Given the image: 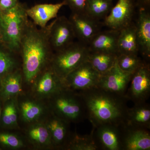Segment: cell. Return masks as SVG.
<instances>
[{
	"label": "cell",
	"mask_w": 150,
	"mask_h": 150,
	"mask_svg": "<svg viewBox=\"0 0 150 150\" xmlns=\"http://www.w3.org/2000/svg\"><path fill=\"white\" fill-rule=\"evenodd\" d=\"M53 21L43 28H38L29 19L22 37L20 55L22 58V71L28 83L36 78L50 64L54 51L49 36Z\"/></svg>",
	"instance_id": "cell-1"
},
{
	"label": "cell",
	"mask_w": 150,
	"mask_h": 150,
	"mask_svg": "<svg viewBox=\"0 0 150 150\" xmlns=\"http://www.w3.org/2000/svg\"><path fill=\"white\" fill-rule=\"evenodd\" d=\"M83 100L87 116L93 127L105 124L120 125L124 122L128 107L126 96L95 87L78 92Z\"/></svg>",
	"instance_id": "cell-2"
},
{
	"label": "cell",
	"mask_w": 150,
	"mask_h": 150,
	"mask_svg": "<svg viewBox=\"0 0 150 150\" xmlns=\"http://www.w3.org/2000/svg\"><path fill=\"white\" fill-rule=\"evenodd\" d=\"M27 8L25 4L19 2L13 8L0 13V26L4 45L18 54L22 37L29 21L26 13Z\"/></svg>",
	"instance_id": "cell-3"
},
{
	"label": "cell",
	"mask_w": 150,
	"mask_h": 150,
	"mask_svg": "<svg viewBox=\"0 0 150 150\" xmlns=\"http://www.w3.org/2000/svg\"><path fill=\"white\" fill-rule=\"evenodd\" d=\"M90 51L88 45L80 41L75 42L54 52L50 65L62 81L83 63L88 61Z\"/></svg>",
	"instance_id": "cell-4"
},
{
	"label": "cell",
	"mask_w": 150,
	"mask_h": 150,
	"mask_svg": "<svg viewBox=\"0 0 150 150\" xmlns=\"http://www.w3.org/2000/svg\"><path fill=\"white\" fill-rule=\"evenodd\" d=\"M53 96V108L57 116L69 122L87 118L85 105L79 92L64 88Z\"/></svg>",
	"instance_id": "cell-5"
},
{
	"label": "cell",
	"mask_w": 150,
	"mask_h": 150,
	"mask_svg": "<svg viewBox=\"0 0 150 150\" xmlns=\"http://www.w3.org/2000/svg\"><path fill=\"white\" fill-rule=\"evenodd\" d=\"M100 76L88 61L70 73L63 80V85L74 91H84L97 86Z\"/></svg>",
	"instance_id": "cell-6"
},
{
	"label": "cell",
	"mask_w": 150,
	"mask_h": 150,
	"mask_svg": "<svg viewBox=\"0 0 150 150\" xmlns=\"http://www.w3.org/2000/svg\"><path fill=\"white\" fill-rule=\"evenodd\" d=\"M130 86L127 89L125 96L134 104L146 102L150 95L149 64L144 62L132 74Z\"/></svg>",
	"instance_id": "cell-7"
},
{
	"label": "cell",
	"mask_w": 150,
	"mask_h": 150,
	"mask_svg": "<svg viewBox=\"0 0 150 150\" xmlns=\"http://www.w3.org/2000/svg\"><path fill=\"white\" fill-rule=\"evenodd\" d=\"M49 41L54 52L64 49L74 43L76 38L72 25L66 17H57L53 21Z\"/></svg>",
	"instance_id": "cell-8"
},
{
	"label": "cell",
	"mask_w": 150,
	"mask_h": 150,
	"mask_svg": "<svg viewBox=\"0 0 150 150\" xmlns=\"http://www.w3.org/2000/svg\"><path fill=\"white\" fill-rule=\"evenodd\" d=\"M121 125L105 124L93 127V136L98 150H122Z\"/></svg>",
	"instance_id": "cell-9"
},
{
	"label": "cell",
	"mask_w": 150,
	"mask_h": 150,
	"mask_svg": "<svg viewBox=\"0 0 150 150\" xmlns=\"http://www.w3.org/2000/svg\"><path fill=\"white\" fill-rule=\"evenodd\" d=\"M132 75L121 70L116 61L110 70L101 75L97 87L111 93L125 96Z\"/></svg>",
	"instance_id": "cell-10"
},
{
	"label": "cell",
	"mask_w": 150,
	"mask_h": 150,
	"mask_svg": "<svg viewBox=\"0 0 150 150\" xmlns=\"http://www.w3.org/2000/svg\"><path fill=\"white\" fill-rule=\"evenodd\" d=\"M136 6L134 0H118L104 19L103 24L110 29L121 30L132 23Z\"/></svg>",
	"instance_id": "cell-11"
},
{
	"label": "cell",
	"mask_w": 150,
	"mask_h": 150,
	"mask_svg": "<svg viewBox=\"0 0 150 150\" xmlns=\"http://www.w3.org/2000/svg\"><path fill=\"white\" fill-rule=\"evenodd\" d=\"M122 150H150L149 129L122 123Z\"/></svg>",
	"instance_id": "cell-12"
},
{
	"label": "cell",
	"mask_w": 150,
	"mask_h": 150,
	"mask_svg": "<svg viewBox=\"0 0 150 150\" xmlns=\"http://www.w3.org/2000/svg\"><path fill=\"white\" fill-rule=\"evenodd\" d=\"M72 25L76 38L88 45L100 30L99 21L89 16L86 13H72L69 18Z\"/></svg>",
	"instance_id": "cell-13"
},
{
	"label": "cell",
	"mask_w": 150,
	"mask_h": 150,
	"mask_svg": "<svg viewBox=\"0 0 150 150\" xmlns=\"http://www.w3.org/2000/svg\"><path fill=\"white\" fill-rule=\"evenodd\" d=\"M34 81L35 93L41 97L54 96L64 88L63 81L56 75L50 64Z\"/></svg>",
	"instance_id": "cell-14"
},
{
	"label": "cell",
	"mask_w": 150,
	"mask_h": 150,
	"mask_svg": "<svg viewBox=\"0 0 150 150\" xmlns=\"http://www.w3.org/2000/svg\"><path fill=\"white\" fill-rule=\"evenodd\" d=\"M65 6L66 4L64 1L56 4H38L30 8H27L26 13L35 25L43 28L50 21L58 17L59 11Z\"/></svg>",
	"instance_id": "cell-15"
},
{
	"label": "cell",
	"mask_w": 150,
	"mask_h": 150,
	"mask_svg": "<svg viewBox=\"0 0 150 150\" xmlns=\"http://www.w3.org/2000/svg\"><path fill=\"white\" fill-rule=\"evenodd\" d=\"M136 27L139 51L147 60L150 57V14L148 8H140Z\"/></svg>",
	"instance_id": "cell-16"
},
{
	"label": "cell",
	"mask_w": 150,
	"mask_h": 150,
	"mask_svg": "<svg viewBox=\"0 0 150 150\" xmlns=\"http://www.w3.org/2000/svg\"><path fill=\"white\" fill-rule=\"evenodd\" d=\"M120 30L99 31L88 44L90 52H105L118 55V41Z\"/></svg>",
	"instance_id": "cell-17"
},
{
	"label": "cell",
	"mask_w": 150,
	"mask_h": 150,
	"mask_svg": "<svg viewBox=\"0 0 150 150\" xmlns=\"http://www.w3.org/2000/svg\"><path fill=\"white\" fill-rule=\"evenodd\" d=\"M124 124L150 129V106L146 102L134 104L126 110Z\"/></svg>",
	"instance_id": "cell-18"
},
{
	"label": "cell",
	"mask_w": 150,
	"mask_h": 150,
	"mask_svg": "<svg viewBox=\"0 0 150 150\" xmlns=\"http://www.w3.org/2000/svg\"><path fill=\"white\" fill-rule=\"evenodd\" d=\"M23 78L22 71L19 68L6 75L0 80V94L3 99H10L21 92Z\"/></svg>",
	"instance_id": "cell-19"
},
{
	"label": "cell",
	"mask_w": 150,
	"mask_h": 150,
	"mask_svg": "<svg viewBox=\"0 0 150 150\" xmlns=\"http://www.w3.org/2000/svg\"><path fill=\"white\" fill-rule=\"evenodd\" d=\"M118 55L134 54L139 52L136 27L133 23L120 30L118 41Z\"/></svg>",
	"instance_id": "cell-20"
},
{
	"label": "cell",
	"mask_w": 150,
	"mask_h": 150,
	"mask_svg": "<svg viewBox=\"0 0 150 150\" xmlns=\"http://www.w3.org/2000/svg\"><path fill=\"white\" fill-rule=\"evenodd\" d=\"M118 55L112 53L90 52L88 62L100 75L107 72L115 65Z\"/></svg>",
	"instance_id": "cell-21"
},
{
	"label": "cell",
	"mask_w": 150,
	"mask_h": 150,
	"mask_svg": "<svg viewBox=\"0 0 150 150\" xmlns=\"http://www.w3.org/2000/svg\"><path fill=\"white\" fill-rule=\"evenodd\" d=\"M69 122L60 118L54 116L46 126L51 134L52 142L56 146H62L67 138Z\"/></svg>",
	"instance_id": "cell-22"
},
{
	"label": "cell",
	"mask_w": 150,
	"mask_h": 150,
	"mask_svg": "<svg viewBox=\"0 0 150 150\" xmlns=\"http://www.w3.org/2000/svg\"><path fill=\"white\" fill-rule=\"evenodd\" d=\"M19 54L11 51L5 45H0V80L12 72L19 69L16 58Z\"/></svg>",
	"instance_id": "cell-23"
},
{
	"label": "cell",
	"mask_w": 150,
	"mask_h": 150,
	"mask_svg": "<svg viewBox=\"0 0 150 150\" xmlns=\"http://www.w3.org/2000/svg\"><path fill=\"white\" fill-rule=\"evenodd\" d=\"M112 7V0H88L86 13L99 21L107 16Z\"/></svg>",
	"instance_id": "cell-24"
},
{
	"label": "cell",
	"mask_w": 150,
	"mask_h": 150,
	"mask_svg": "<svg viewBox=\"0 0 150 150\" xmlns=\"http://www.w3.org/2000/svg\"><path fill=\"white\" fill-rule=\"evenodd\" d=\"M28 138L36 146H45L51 144L52 139L46 125L38 124L33 126L28 131Z\"/></svg>",
	"instance_id": "cell-25"
},
{
	"label": "cell",
	"mask_w": 150,
	"mask_h": 150,
	"mask_svg": "<svg viewBox=\"0 0 150 150\" xmlns=\"http://www.w3.org/2000/svg\"><path fill=\"white\" fill-rule=\"evenodd\" d=\"M144 62L137 54H120L117 56V63L121 70L133 74Z\"/></svg>",
	"instance_id": "cell-26"
},
{
	"label": "cell",
	"mask_w": 150,
	"mask_h": 150,
	"mask_svg": "<svg viewBox=\"0 0 150 150\" xmlns=\"http://www.w3.org/2000/svg\"><path fill=\"white\" fill-rule=\"evenodd\" d=\"M22 116L25 122H31L37 120L43 114V108L37 103L26 100L21 104Z\"/></svg>",
	"instance_id": "cell-27"
},
{
	"label": "cell",
	"mask_w": 150,
	"mask_h": 150,
	"mask_svg": "<svg viewBox=\"0 0 150 150\" xmlns=\"http://www.w3.org/2000/svg\"><path fill=\"white\" fill-rule=\"evenodd\" d=\"M67 149L74 150H98L94 140L92 131L89 135H76L70 141Z\"/></svg>",
	"instance_id": "cell-28"
},
{
	"label": "cell",
	"mask_w": 150,
	"mask_h": 150,
	"mask_svg": "<svg viewBox=\"0 0 150 150\" xmlns=\"http://www.w3.org/2000/svg\"><path fill=\"white\" fill-rule=\"evenodd\" d=\"M17 110L15 103L10 101L6 105L2 115V121L4 126L12 127L17 124Z\"/></svg>",
	"instance_id": "cell-29"
},
{
	"label": "cell",
	"mask_w": 150,
	"mask_h": 150,
	"mask_svg": "<svg viewBox=\"0 0 150 150\" xmlns=\"http://www.w3.org/2000/svg\"><path fill=\"white\" fill-rule=\"evenodd\" d=\"M0 143L5 146L13 149H19L23 146L22 142L18 137L9 133H0Z\"/></svg>",
	"instance_id": "cell-30"
},
{
	"label": "cell",
	"mask_w": 150,
	"mask_h": 150,
	"mask_svg": "<svg viewBox=\"0 0 150 150\" xmlns=\"http://www.w3.org/2000/svg\"><path fill=\"white\" fill-rule=\"evenodd\" d=\"M74 13H86L88 0H64Z\"/></svg>",
	"instance_id": "cell-31"
},
{
	"label": "cell",
	"mask_w": 150,
	"mask_h": 150,
	"mask_svg": "<svg viewBox=\"0 0 150 150\" xmlns=\"http://www.w3.org/2000/svg\"><path fill=\"white\" fill-rule=\"evenodd\" d=\"M19 2V0H0V13L13 8Z\"/></svg>",
	"instance_id": "cell-32"
},
{
	"label": "cell",
	"mask_w": 150,
	"mask_h": 150,
	"mask_svg": "<svg viewBox=\"0 0 150 150\" xmlns=\"http://www.w3.org/2000/svg\"><path fill=\"white\" fill-rule=\"evenodd\" d=\"M136 6L149 8L150 4V0H134Z\"/></svg>",
	"instance_id": "cell-33"
},
{
	"label": "cell",
	"mask_w": 150,
	"mask_h": 150,
	"mask_svg": "<svg viewBox=\"0 0 150 150\" xmlns=\"http://www.w3.org/2000/svg\"><path fill=\"white\" fill-rule=\"evenodd\" d=\"M4 45V34L0 26V45Z\"/></svg>",
	"instance_id": "cell-34"
},
{
	"label": "cell",
	"mask_w": 150,
	"mask_h": 150,
	"mask_svg": "<svg viewBox=\"0 0 150 150\" xmlns=\"http://www.w3.org/2000/svg\"><path fill=\"white\" fill-rule=\"evenodd\" d=\"M1 107L0 106V123H1Z\"/></svg>",
	"instance_id": "cell-35"
}]
</instances>
